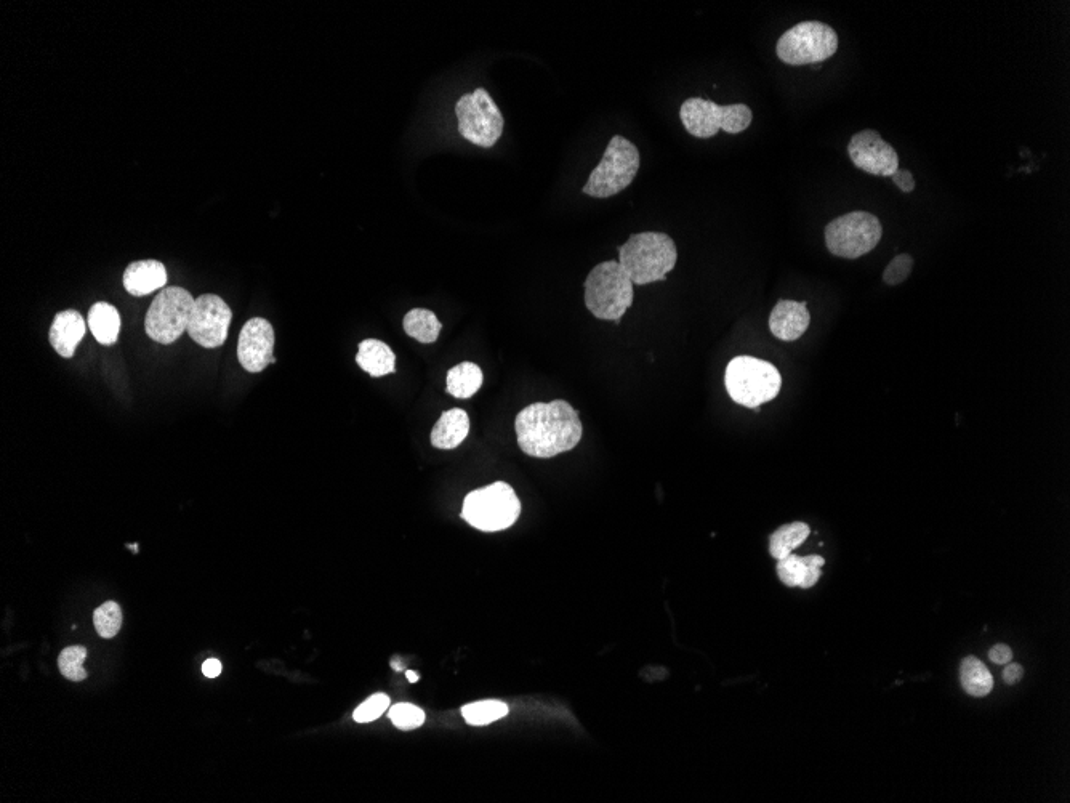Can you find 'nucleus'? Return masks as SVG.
I'll return each mask as SVG.
<instances>
[{"label":"nucleus","mask_w":1070,"mask_h":803,"mask_svg":"<svg viewBox=\"0 0 1070 803\" xmlns=\"http://www.w3.org/2000/svg\"><path fill=\"white\" fill-rule=\"evenodd\" d=\"M515 430L519 449L537 459L571 451L584 433L579 411L564 400L529 404L516 416Z\"/></svg>","instance_id":"nucleus-1"},{"label":"nucleus","mask_w":1070,"mask_h":803,"mask_svg":"<svg viewBox=\"0 0 1070 803\" xmlns=\"http://www.w3.org/2000/svg\"><path fill=\"white\" fill-rule=\"evenodd\" d=\"M676 260L675 241L665 233H638L619 247V265L635 286L665 281Z\"/></svg>","instance_id":"nucleus-2"},{"label":"nucleus","mask_w":1070,"mask_h":803,"mask_svg":"<svg viewBox=\"0 0 1070 803\" xmlns=\"http://www.w3.org/2000/svg\"><path fill=\"white\" fill-rule=\"evenodd\" d=\"M635 284L616 260L596 265L585 281V305L595 318L616 321L633 305Z\"/></svg>","instance_id":"nucleus-3"},{"label":"nucleus","mask_w":1070,"mask_h":803,"mask_svg":"<svg viewBox=\"0 0 1070 803\" xmlns=\"http://www.w3.org/2000/svg\"><path fill=\"white\" fill-rule=\"evenodd\" d=\"M725 385L734 403L757 409L779 395L782 377L768 361L737 356L726 368Z\"/></svg>","instance_id":"nucleus-4"},{"label":"nucleus","mask_w":1070,"mask_h":803,"mask_svg":"<svg viewBox=\"0 0 1070 803\" xmlns=\"http://www.w3.org/2000/svg\"><path fill=\"white\" fill-rule=\"evenodd\" d=\"M640 151L635 143L622 135L612 137L600 164L588 177L584 193L590 198L606 199L616 196L632 185L640 170Z\"/></svg>","instance_id":"nucleus-5"},{"label":"nucleus","mask_w":1070,"mask_h":803,"mask_svg":"<svg viewBox=\"0 0 1070 803\" xmlns=\"http://www.w3.org/2000/svg\"><path fill=\"white\" fill-rule=\"evenodd\" d=\"M521 515V501L507 483L497 481L471 491L463 501L462 518L484 533H497L515 525Z\"/></svg>","instance_id":"nucleus-6"},{"label":"nucleus","mask_w":1070,"mask_h":803,"mask_svg":"<svg viewBox=\"0 0 1070 803\" xmlns=\"http://www.w3.org/2000/svg\"><path fill=\"white\" fill-rule=\"evenodd\" d=\"M680 119L688 134L696 138H712L725 130L726 134H741L753 121L752 109L742 103L720 106L715 101L694 97L684 101Z\"/></svg>","instance_id":"nucleus-7"},{"label":"nucleus","mask_w":1070,"mask_h":803,"mask_svg":"<svg viewBox=\"0 0 1070 803\" xmlns=\"http://www.w3.org/2000/svg\"><path fill=\"white\" fill-rule=\"evenodd\" d=\"M838 50V34L821 21H801L782 34L776 53L787 65H816L829 60Z\"/></svg>","instance_id":"nucleus-8"},{"label":"nucleus","mask_w":1070,"mask_h":803,"mask_svg":"<svg viewBox=\"0 0 1070 803\" xmlns=\"http://www.w3.org/2000/svg\"><path fill=\"white\" fill-rule=\"evenodd\" d=\"M883 228L880 220L869 212H849L825 226V246L830 254L841 259H859L880 243Z\"/></svg>","instance_id":"nucleus-9"},{"label":"nucleus","mask_w":1070,"mask_h":803,"mask_svg":"<svg viewBox=\"0 0 1070 803\" xmlns=\"http://www.w3.org/2000/svg\"><path fill=\"white\" fill-rule=\"evenodd\" d=\"M194 302L193 295L183 287H164L146 313L145 329L149 339L162 345L177 342L188 329Z\"/></svg>","instance_id":"nucleus-10"},{"label":"nucleus","mask_w":1070,"mask_h":803,"mask_svg":"<svg viewBox=\"0 0 1070 803\" xmlns=\"http://www.w3.org/2000/svg\"><path fill=\"white\" fill-rule=\"evenodd\" d=\"M455 114L460 135L473 145L492 148L502 137L505 126L502 111L487 90L476 89L463 95L455 105Z\"/></svg>","instance_id":"nucleus-11"},{"label":"nucleus","mask_w":1070,"mask_h":803,"mask_svg":"<svg viewBox=\"0 0 1070 803\" xmlns=\"http://www.w3.org/2000/svg\"><path fill=\"white\" fill-rule=\"evenodd\" d=\"M233 313L228 303L214 294H204L194 302L188 334L204 348L222 347L228 337Z\"/></svg>","instance_id":"nucleus-12"},{"label":"nucleus","mask_w":1070,"mask_h":803,"mask_svg":"<svg viewBox=\"0 0 1070 803\" xmlns=\"http://www.w3.org/2000/svg\"><path fill=\"white\" fill-rule=\"evenodd\" d=\"M849 158L857 169L878 177H891L899 169V156L875 130L853 135L848 145Z\"/></svg>","instance_id":"nucleus-13"},{"label":"nucleus","mask_w":1070,"mask_h":803,"mask_svg":"<svg viewBox=\"0 0 1070 803\" xmlns=\"http://www.w3.org/2000/svg\"><path fill=\"white\" fill-rule=\"evenodd\" d=\"M274 329L266 319L252 318L244 324L238 342V360L246 371L257 374L274 358Z\"/></svg>","instance_id":"nucleus-14"},{"label":"nucleus","mask_w":1070,"mask_h":803,"mask_svg":"<svg viewBox=\"0 0 1070 803\" xmlns=\"http://www.w3.org/2000/svg\"><path fill=\"white\" fill-rule=\"evenodd\" d=\"M811 323L808 307L803 302L781 300L771 311L769 329L782 342H795L805 335Z\"/></svg>","instance_id":"nucleus-15"},{"label":"nucleus","mask_w":1070,"mask_h":803,"mask_svg":"<svg viewBox=\"0 0 1070 803\" xmlns=\"http://www.w3.org/2000/svg\"><path fill=\"white\" fill-rule=\"evenodd\" d=\"M824 565L825 560L821 555L800 557V555L790 553L789 557L777 561L776 571L785 586L811 589L821 579V568Z\"/></svg>","instance_id":"nucleus-16"},{"label":"nucleus","mask_w":1070,"mask_h":803,"mask_svg":"<svg viewBox=\"0 0 1070 803\" xmlns=\"http://www.w3.org/2000/svg\"><path fill=\"white\" fill-rule=\"evenodd\" d=\"M85 331H87V324L79 311H60L53 319L50 343L58 355L63 358H73L77 345L84 339Z\"/></svg>","instance_id":"nucleus-17"},{"label":"nucleus","mask_w":1070,"mask_h":803,"mask_svg":"<svg viewBox=\"0 0 1070 803\" xmlns=\"http://www.w3.org/2000/svg\"><path fill=\"white\" fill-rule=\"evenodd\" d=\"M167 284V270L164 263L157 260H140L133 262L124 273L125 291L133 297H145L157 289H164Z\"/></svg>","instance_id":"nucleus-18"},{"label":"nucleus","mask_w":1070,"mask_h":803,"mask_svg":"<svg viewBox=\"0 0 1070 803\" xmlns=\"http://www.w3.org/2000/svg\"><path fill=\"white\" fill-rule=\"evenodd\" d=\"M470 433V417L463 409H451L441 414L431 430V444L438 449H455Z\"/></svg>","instance_id":"nucleus-19"},{"label":"nucleus","mask_w":1070,"mask_h":803,"mask_svg":"<svg viewBox=\"0 0 1070 803\" xmlns=\"http://www.w3.org/2000/svg\"><path fill=\"white\" fill-rule=\"evenodd\" d=\"M356 363L372 377H383L396 372V355L387 343L367 339L359 343Z\"/></svg>","instance_id":"nucleus-20"},{"label":"nucleus","mask_w":1070,"mask_h":803,"mask_svg":"<svg viewBox=\"0 0 1070 803\" xmlns=\"http://www.w3.org/2000/svg\"><path fill=\"white\" fill-rule=\"evenodd\" d=\"M87 323H89L93 337L101 345H113L117 342L119 331H121V315L113 305L105 302L95 303L90 308Z\"/></svg>","instance_id":"nucleus-21"},{"label":"nucleus","mask_w":1070,"mask_h":803,"mask_svg":"<svg viewBox=\"0 0 1070 803\" xmlns=\"http://www.w3.org/2000/svg\"><path fill=\"white\" fill-rule=\"evenodd\" d=\"M483 382V371H481L478 364L460 363L447 372L446 390L454 398L468 400V398L478 393Z\"/></svg>","instance_id":"nucleus-22"},{"label":"nucleus","mask_w":1070,"mask_h":803,"mask_svg":"<svg viewBox=\"0 0 1070 803\" xmlns=\"http://www.w3.org/2000/svg\"><path fill=\"white\" fill-rule=\"evenodd\" d=\"M960 682H962L963 690L973 698H984L994 688L992 674L986 664L976 656L963 659L962 667H960Z\"/></svg>","instance_id":"nucleus-23"},{"label":"nucleus","mask_w":1070,"mask_h":803,"mask_svg":"<svg viewBox=\"0 0 1070 803\" xmlns=\"http://www.w3.org/2000/svg\"><path fill=\"white\" fill-rule=\"evenodd\" d=\"M809 533H811V529L803 521H795L790 525L777 528L769 536V553H771V557L776 558L777 561L789 557L793 550L798 549L808 539Z\"/></svg>","instance_id":"nucleus-24"},{"label":"nucleus","mask_w":1070,"mask_h":803,"mask_svg":"<svg viewBox=\"0 0 1070 803\" xmlns=\"http://www.w3.org/2000/svg\"><path fill=\"white\" fill-rule=\"evenodd\" d=\"M404 331L420 343H435L443 324L439 323L435 313L425 308H414L404 316Z\"/></svg>","instance_id":"nucleus-25"},{"label":"nucleus","mask_w":1070,"mask_h":803,"mask_svg":"<svg viewBox=\"0 0 1070 803\" xmlns=\"http://www.w3.org/2000/svg\"><path fill=\"white\" fill-rule=\"evenodd\" d=\"M508 712H510V709H508L507 704L502 703V701H494V699L479 701V703L462 707L463 719L471 727L491 725V723L507 717Z\"/></svg>","instance_id":"nucleus-26"},{"label":"nucleus","mask_w":1070,"mask_h":803,"mask_svg":"<svg viewBox=\"0 0 1070 803\" xmlns=\"http://www.w3.org/2000/svg\"><path fill=\"white\" fill-rule=\"evenodd\" d=\"M93 624L98 635L103 638H113L119 634L122 627V610L116 602H106L93 613Z\"/></svg>","instance_id":"nucleus-27"},{"label":"nucleus","mask_w":1070,"mask_h":803,"mask_svg":"<svg viewBox=\"0 0 1070 803\" xmlns=\"http://www.w3.org/2000/svg\"><path fill=\"white\" fill-rule=\"evenodd\" d=\"M85 659H87V650L84 646H69L61 651L60 658H58L61 675L71 682H82L87 678V670L84 669Z\"/></svg>","instance_id":"nucleus-28"},{"label":"nucleus","mask_w":1070,"mask_h":803,"mask_svg":"<svg viewBox=\"0 0 1070 803\" xmlns=\"http://www.w3.org/2000/svg\"><path fill=\"white\" fill-rule=\"evenodd\" d=\"M388 717L395 727L403 731L415 730L425 723V712L420 707L409 703H399L391 707Z\"/></svg>","instance_id":"nucleus-29"},{"label":"nucleus","mask_w":1070,"mask_h":803,"mask_svg":"<svg viewBox=\"0 0 1070 803\" xmlns=\"http://www.w3.org/2000/svg\"><path fill=\"white\" fill-rule=\"evenodd\" d=\"M390 707V698L383 693L371 696L354 711L353 719L358 723H371L380 719Z\"/></svg>","instance_id":"nucleus-30"},{"label":"nucleus","mask_w":1070,"mask_h":803,"mask_svg":"<svg viewBox=\"0 0 1070 803\" xmlns=\"http://www.w3.org/2000/svg\"><path fill=\"white\" fill-rule=\"evenodd\" d=\"M914 257L909 254H899L898 257H894L889 262L888 267L883 271V283L888 286H898V284L904 283L912 273L914 268Z\"/></svg>","instance_id":"nucleus-31"},{"label":"nucleus","mask_w":1070,"mask_h":803,"mask_svg":"<svg viewBox=\"0 0 1070 803\" xmlns=\"http://www.w3.org/2000/svg\"><path fill=\"white\" fill-rule=\"evenodd\" d=\"M891 178L902 193H912L915 190V178L909 170L898 169L891 175Z\"/></svg>","instance_id":"nucleus-32"},{"label":"nucleus","mask_w":1070,"mask_h":803,"mask_svg":"<svg viewBox=\"0 0 1070 803\" xmlns=\"http://www.w3.org/2000/svg\"><path fill=\"white\" fill-rule=\"evenodd\" d=\"M989 659L995 664H1008L1013 659V651L1010 646L1000 645L992 646V650L989 651Z\"/></svg>","instance_id":"nucleus-33"},{"label":"nucleus","mask_w":1070,"mask_h":803,"mask_svg":"<svg viewBox=\"0 0 1070 803\" xmlns=\"http://www.w3.org/2000/svg\"><path fill=\"white\" fill-rule=\"evenodd\" d=\"M1022 675H1024V669L1019 664L1008 662V666L1003 670V680H1005L1006 685H1016L1021 680Z\"/></svg>","instance_id":"nucleus-34"},{"label":"nucleus","mask_w":1070,"mask_h":803,"mask_svg":"<svg viewBox=\"0 0 1070 803\" xmlns=\"http://www.w3.org/2000/svg\"><path fill=\"white\" fill-rule=\"evenodd\" d=\"M202 674L209 678L218 677V675L222 674V662L214 658L207 659V661L202 664Z\"/></svg>","instance_id":"nucleus-35"},{"label":"nucleus","mask_w":1070,"mask_h":803,"mask_svg":"<svg viewBox=\"0 0 1070 803\" xmlns=\"http://www.w3.org/2000/svg\"><path fill=\"white\" fill-rule=\"evenodd\" d=\"M406 675L407 678H409V682H419V675L415 674V672H412V670H407Z\"/></svg>","instance_id":"nucleus-36"}]
</instances>
